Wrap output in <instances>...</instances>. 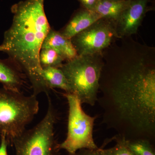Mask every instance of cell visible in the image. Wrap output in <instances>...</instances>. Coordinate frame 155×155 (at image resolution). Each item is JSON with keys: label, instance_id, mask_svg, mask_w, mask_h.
I'll list each match as a JSON object with an SVG mask.
<instances>
[{"label": "cell", "instance_id": "obj_1", "mask_svg": "<svg viewBox=\"0 0 155 155\" xmlns=\"http://www.w3.org/2000/svg\"><path fill=\"white\" fill-rule=\"evenodd\" d=\"M102 52L99 81L104 121L126 140L150 141L155 134V51L131 37Z\"/></svg>", "mask_w": 155, "mask_h": 155}, {"label": "cell", "instance_id": "obj_2", "mask_svg": "<svg viewBox=\"0 0 155 155\" xmlns=\"http://www.w3.org/2000/svg\"><path fill=\"white\" fill-rule=\"evenodd\" d=\"M45 0H24L11 7L14 14L11 27L4 33L0 51L10 59L28 78L37 96L50 90L42 77L39 54L50 29L45 13Z\"/></svg>", "mask_w": 155, "mask_h": 155}, {"label": "cell", "instance_id": "obj_3", "mask_svg": "<svg viewBox=\"0 0 155 155\" xmlns=\"http://www.w3.org/2000/svg\"><path fill=\"white\" fill-rule=\"evenodd\" d=\"M103 66L102 52L77 56L60 68L69 84L70 94L76 96L81 104L94 106L97 102Z\"/></svg>", "mask_w": 155, "mask_h": 155}, {"label": "cell", "instance_id": "obj_4", "mask_svg": "<svg viewBox=\"0 0 155 155\" xmlns=\"http://www.w3.org/2000/svg\"><path fill=\"white\" fill-rule=\"evenodd\" d=\"M36 96L0 88V137L5 136L9 144L25 130L38 113Z\"/></svg>", "mask_w": 155, "mask_h": 155}, {"label": "cell", "instance_id": "obj_5", "mask_svg": "<svg viewBox=\"0 0 155 155\" xmlns=\"http://www.w3.org/2000/svg\"><path fill=\"white\" fill-rule=\"evenodd\" d=\"M48 98L47 112L43 119L13 141L15 155H57L59 149L54 133L57 114L48 95Z\"/></svg>", "mask_w": 155, "mask_h": 155}, {"label": "cell", "instance_id": "obj_6", "mask_svg": "<svg viewBox=\"0 0 155 155\" xmlns=\"http://www.w3.org/2000/svg\"><path fill=\"white\" fill-rule=\"evenodd\" d=\"M69 105L68 132L66 139L58 144L59 149H64L70 155L83 149L98 148L93 136L96 118L87 115L82 109L80 101L75 95L66 93Z\"/></svg>", "mask_w": 155, "mask_h": 155}, {"label": "cell", "instance_id": "obj_7", "mask_svg": "<svg viewBox=\"0 0 155 155\" xmlns=\"http://www.w3.org/2000/svg\"><path fill=\"white\" fill-rule=\"evenodd\" d=\"M118 38L113 22L101 18L71 39L78 56L101 53Z\"/></svg>", "mask_w": 155, "mask_h": 155}, {"label": "cell", "instance_id": "obj_8", "mask_svg": "<svg viewBox=\"0 0 155 155\" xmlns=\"http://www.w3.org/2000/svg\"><path fill=\"white\" fill-rule=\"evenodd\" d=\"M148 0H130L115 24L118 38L137 33L145 14Z\"/></svg>", "mask_w": 155, "mask_h": 155}, {"label": "cell", "instance_id": "obj_9", "mask_svg": "<svg viewBox=\"0 0 155 155\" xmlns=\"http://www.w3.org/2000/svg\"><path fill=\"white\" fill-rule=\"evenodd\" d=\"M25 76L20 68L9 58L0 59V83L4 88L21 92L25 82Z\"/></svg>", "mask_w": 155, "mask_h": 155}, {"label": "cell", "instance_id": "obj_10", "mask_svg": "<svg viewBox=\"0 0 155 155\" xmlns=\"http://www.w3.org/2000/svg\"><path fill=\"white\" fill-rule=\"evenodd\" d=\"M51 48L61 55L65 61L74 59L78 56L76 50L70 39L51 28L45 38L41 48Z\"/></svg>", "mask_w": 155, "mask_h": 155}, {"label": "cell", "instance_id": "obj_11", "mask_svg": "<svg viewBox=\"0 0 155 155\" xmlns=\"http://www.w3.org/2000/svg\"><path fill=\"white\" fill-rule=\"evenodd\" d=\"M101 18V17L94 11L86 9L81 10L74 15L60 32L65 37L71 39Z\"/></svg>", "mask_w": 155, "mask_h": 155}, {"label": "cell", "instance_id": "obj_12", "mask_svg": "<svg viewBox=\"0 0 155 155\" xmlns=\"http://www.w3.org/2000/svg\"><path fill=\"white\" fill-rule=\"evenodd\" d=\"M129 1L130 0H100L94 11L98 14L101 18L111 21L115 25Z\"/></svg>", "mask_w": 155, "mask_h": 155}, {"label": "cell", "instance_id": "obj_13", "mask_svg": "<svg viewBox=\"0 0 155 155\" xmlns=\"http://www.w3.org/2000/svg\"><path fill=\"white\" fill-rule=\"evenodd\" d=\"M42 77L50 90L59 88L66 93H70L69 84L64 73L60 68L46 67L42 68Z\"/></svg>", "mask_w": 155, "mask_h": 155}, {"label": "cell", "instance_id": "obj_14", "mask_svg": "<svg viewBox=\"0 0 155 155\" xmlns=\"http://www.w3.org/2000/svg\"><path fill=\"white\" fill-rule=\"evenodd\" d=\"M65 60L54 50L51 48H41L39 54L40 64L42 68L54 67L60 68Z\"/></svg>", "mask_w": 155, "mask_h": 155}, {"label": "cell", "instance_id": "obj_15", "mask_svg": "<svg viewBox=\"0 0 155 155\" xmlns=\"http://www.w3.org/2000/svg\"><path fill=\"white\" fill-rule=\"evenodd\" d=\"M125 143L130 151L135 155H155L154 150L147 140L137 139L126 140Z\"/></svg>", "mask_w": 155, "mask_h": 155}, {"label": "cell", "instance_id": "obj_16", "mask_svg": "<svg viewBox=\"0 0 155 155\" xmlns=\"http://www.w3.org/2000/svg\"><path fill=\"white\" fill-rule=\"evenodd\" d=\"M100 150L101 155H135L127 148L125 138L120 136L114 146L107 149L100 148Z\"/></svg>", "mask_w": 155, "mask_h": 155}, {"label": "cell", "instance_id": "obj_17", "mask_svg": "<svg viewBox=\"0 0 155 155\" xmlns=\"http://www.w3.org/2000/svg\"><path fill=\"white\" fill-rule=\"evenodd\" d=\"M84 9L88 11H94L100 0H78Z\"/></svg>", "mask_w": 155, "mask_h": 155}, {"label": "cell", "instance_id": "obj_18", "mask_svg": "<svg viewBox=\"0 0 155 155\" xmlns=\"http://www.w3.org/2000/svg\"><path fill=\"white\" fill-rule=\"evenodd\" d=\"M74 155H101L100 152V148L96 150L87 149H83L78 151Z\"/></svg>", "mask_w": 155, "mask_h": 155}, {"label": "cell", "instance_id": "obj_19", "mask_svg": "<svg viewBox=\"0 0 155 155\" xmlns=\"http://www.w3.org/2000/svg\"><path fill=\"white\" fill-rule=\"evenodd\" d=\"M1 144H0V155H8L7 152V147L9 145L8 142L5 136H2L1 137Z\"/></svg>", "mask_w": 155, "mask_h": 155}, {"label": "cell", "instance_id": "obj_20", "mask_svg": "<svg viewBox=\"0 0 155 155\" xmlns=\"http://www.w3.org/2000/svg\"><path fill=\"white\" fill-rule=\"evenodd\" d=\"M109 1H122V0H109Z\"/></svg>", "mask_w": 155, "mask_h": 155}]
</instances>
